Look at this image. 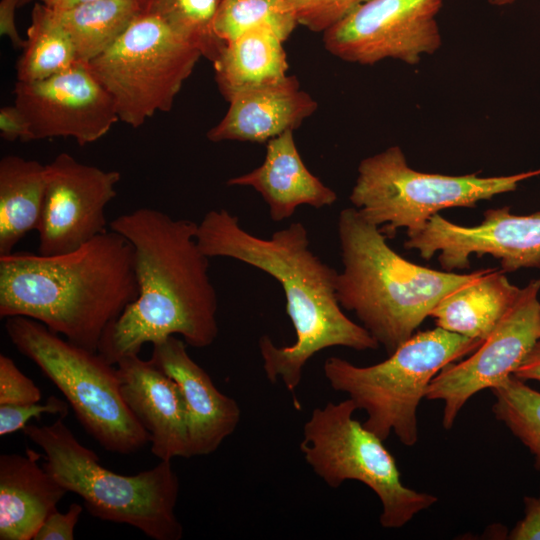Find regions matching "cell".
<instances>
[{
	"label": "cell",
	"mask_w": 540,
	"mask_h": 540,
	"mask_svg": "<svg viewBox=\"0 0 540 540\" xmlns=\"http://www.w3.org/2000/svg\"><path fill=\"white\" fill-rule=\"evenodd\" d=\"M196 240L209 258L236 259L281 285L295 341L277 346L263 335L258 346L266 378L272 383L281 380L295 403L304 367L315 354L335 346L357 351L379 347L363 326L343 312L337 297L338 272L311 250L303 223L293 222L270 238H260L243 229L238 217L227 210L213 209L198 223Z\"/></svg>",
	"instance_id": "1"
},
{
	"label": "cell",
	"mask_w": 540,
	"mask_h": 540,
	"mask_svg": "<svg viewBox=\"0 0 540 540\" xmlns=\"http://www.w3.org/2000/svg\"><path fill=\"white\" fill-rule=\"evenodd\" d=\"M198 223L141 207L109 223L135 252L138 296L103 334L98 353L110 364L147 344L181 335L196 348L218 336L216 290L209 257L197 240Z\"/></svg>",
	"instance_id": "2"
},
{
	"label": "cell",
	"mask_w": 540,
	"mask_h": 540,
	"mask_svg": "<svg viewBox=\"0 0 540 540\" xmlns=\"http://www.w3.org/2000/svg\"><path fill=\"white\" fill-rule=\"evenodd\" d=\"M137 296L134 248L111 229L63 255L0 256V317L31 318L92 352Z\"/></svg>",
	"instance_id": "3"
},
{
	"label": "cell",
	"mask_w": 540,
	"mask_h": 540,
	"mask_svg": "<svg viewBox=\"0 0 540 540\" xmlns=\"http://www.w3.org/2000/svg\"><path fill=\"white\" fill-rule=\"evenodd\" d=\"M337 226L344 267L336 282L339 303L355 313L389 354L415 333L444 296L484 271L457 274L408 261L355 207L339 213Z\"/></svg>",
	"instance_id": "4"
},
{
	"label": "cell",
	"mask_w": 540,
	"mask_h": 540,
	"mask_svg": "<svg viewBox=\"0 0 540 540\" xmlns=\"http://www.w3.org/2000/svg\"><path fill=\"white\" fill-rule=\"evenodd\" d=\"M22 431L44 451V469L67 492L80 496L92 516L130 525L154 540L182 539L183 526L175 514L180 482L171 461L122 475L102 466L64 417L48 425L27 424Z\"/></svg>",
	"instance_id": "5"
},
{
	"label": "cell",
	"mask_w": 540,
	"mask_h": 540,
	"mask_svg": "<svg viewBox=\"0 0 540 540\" xmlns=\"http://www.w3.org/2000/svg\"><path fill=\"white\" fill-rule=\"evenodd\" d=\"M483 340L436 327L414 333L389 358L356 366L329 357L323 373L329 385L348 395L367 414L364 426L385 441L392 433L406 446L418 441L417 409L431 380L448 364L475 351Z\"/></svg>",
	"instance_id": "6"
},
{
	"label": "cell",
	"mask_w": 540,
	"mask_h": 540,
	"mask_svg": "<svg viewBox=\"0 0 540 540\" xmlns=\"http://www.w3.org/2000/svg\"><path fill=\"white\" fill-rule=\"evenodd\" d=\"M5 330L17 351L60 390L80 425L103 449L128 455L150 442L123 400L117 368L98 352L23 316L6 318Z\"/></svg>",
	"instance_id": "7"
},
{
	"label": "cell",
	"mask_w": 540,
	"mask_h": 540,
	"mask_svg": "<svg viewBox=\"0 0 540 540\" xmlns=\"http://www.w3.org/2000/svg\"><path fill=\"white\" fill-rule=\"evenodd\" d=\"M538 175L540 169L492 177L425 173L409 166L399 146H391L360 162L349 200L366 221L393 237L398 228L422 229L442 209L474 207Z\"/></svg>",
	"instance_id": "8"
},
{
	"label": "cell",
	"mask_w": 540,
	"mask_h": 540,
	"mask_svg": "<svg viewBox=\"0 0 540 540\" xmlns=\"http://www.w3.org/2000/svg\"><path fill=\"white\" fill-rule=\"evenodd\" d=\"M356 410L350 398L316 407L303 426L300 450L329 487L355 480L370 488L381 502V526L401 528L438 498L402 483L393 455L379 436L353 417Z\"/></svg>",
	"instance_id": "9"
},
{
	"label": "cell",
	"mask_w": 540,
	"mask_h": 540,
	"mask_svg": "<svg viewBox=\"0 0 540 540\" xmlns=\"http://www.w3.org/2000/svg\"><path fill=\"white\" fill-rule=\"evenodd\" d=\"M201 50L161 18L139 13L88 65L111 96L119 121L137 128L168 112L202 57Z\"/></svg>",
	"instance_id": "10"
},
{
	"label": "cell",
	"mask_w": 540,
	"mask_h": 540,
	"mask_svg": "<svg viewBox=\"0 0 540 540\" xmlns=\"http://www.w3.org/2000/svg\"><path fill=\"white\" fill-rule=\"evenodd\" d=\"M441 7L442 0H368L323 33L324 46L352 63L392 58L415 65L442 44Z\"/></svg>",
	"instance_id": "11"
},
{
	"label": "cell",
	"mask_w": 540,
	"mask_h": 540,
	"mask_svg": "<svg viewBox=\"0 0 540 540\" xmlns=\"http://www.w3.org/2000/svg\"><path fill=\"white\" fill-rule=\"evenodd\" d=\"M540 279L531 280L473 354L445 366L430 382L425 398L444 403L442 424L454 425L476 393L502 385L540 340Z\"/></svg>",
	"instance_id": "12"
},
{
	"label": "cell",
	"mask_w": 540,
	"mask_h": 540,
	"mask_svg": "<svg viewBox=\"0 0 540 540\" xmlns=\"http://www.w3.org/2000/svg\"><path fill=\"white\" fill-rule=\"evenodd\" d=\"M121 174L82 163L68 153L45 164V197L38 228L39 253L63 255L106 232V206Z\"/></svg>",
	"instance_id": "13"
},
{
	"label": "cell",
	"mask_w": 540,
	"mask_h": 540,
	"mask_svg": "<svg viewBox=\"0 0 540 540\" xmlns=\"http://www.w3.org/2000/svg\"><path fill=\"white\" fill-rule=\"evenodd\" d=\"M407 236L405 248L417 249L424 259L440 252L438 260L445 271L468 268L473 254L499 259L503 272L540 269V212L515 215L509 206L489 209L474 227L435 214L422 229Z\"/></svg>",
	"instance_id": "14"
},
{
	"label": "cell",
	"mask_w": 540,
	"mask_h": 540,
	"mask_svg": "<svg viewBox=\"0 0 540 540\" xmlns=\"http://www.w3.org/2000/svg\"><path fill=\"white\" fill-rule=\"evenodd\" d=\"M13 94L33 140L70 137L84 146L104 137L119 121L111 96L85 62L44 80L17 81Z\"/></svg>",
	"instance_id": "15"
},
{
	"label": "cell",
	"mask_w": 540,
	"mask_h": 540,
	"mask_svg": "<svg viewBox=\"0 0 540 540\" xmlns=\"http://www.w3.org/2000/svg\"><path fill=\"white\" fill-rule=\"evenodd\" d=\"M123 400L150 437L159 460L191 458L185 401L176 381L139 354L117 363Z\"/></svg>",
	"instance_id": "16"
},
{
	"label": "cell",
	"mask_w": 540,
	"mask_h": 540,
	"mask_svg": "<svg viewBox=\"0 0 540 540\" xmlns=\"http://www.w3.org/2000/svg\"><path fill=\"white\" fill-rule=\"evenodd\" d=\"M186 346L185 341L170 336L153 345L149 360L179 385L187 410L191 456H206L234 433L241 410L235 399L217 389Z\"/></svg>",
	"instance_id": "17"
},
{
	"label": "cell",
	"mask_w": 540,
	"mask_h": 540,
	"mask_svg": "<svg viewBox=\"0 0 540 540\" xmlns=\"http://www.w3.org/2000/svg\"><path fill=\"white\" fill-rule=\"evenodd\" d=\"M317 102L295 76L235 95L222 120L207 132L212 142L264 143L297 129L316 110Z\"/></svg>",
	"instance_id": "18"
},
{
	"label": "cell",
	"mask_w": 540,
	"mask_h": 540,
	"mask_svg": "<svg viewBox=\"0 0 540 540\" xmlns=\"http://www.w3.org/2000/svg\"><path fill=\"white\" fill-rule=\"evenodd\" d=\"M227 185L253 187L267 203L274 222L291 217L299 206L319 209L337 200L335 191L306 167L293 131L270 139L263 163L246 174L229 179Z\"/></svg>",
	"instance_id": "19"
},
{
	"label": "cell",
	"mask_w": 540,
	"mask_h": 540,
	"mask_svg": "<svg viewBox=\"0 0 540 540\" xmlns=\"http://www.w3.org/2000/svg\"><path fill=\"white\" fill-rule=\"evenodd\" d=\"M42 454L0 455V540H33L67 490L39 465Z\"/></svg>",
	"instance_id": "20"
},
{
	"label": "cell",
	"mask_w": 540,
	"mask_h": 540,
	"mask_svg": "<svg viewBox=\"0 0 540 540\" xmlns=\"http://www.w3.org/2000/svg\"><path fill=\"white\" fill-rule=\"evenodd\" d=\"M519 287L502 270L488 268L469 283L444 296L430 316L437 327L484 340L515 302Z\"/></svg>",
	"instance_id": "21"
},
{
	"label": "cell",
	"mask_w": 540,
	"mask_h": 540,
	"mask_svg": "<svg viewBox=\"0 0 540 540\" xmlns=\"http://www.w3.org/2000/svg\"><path fill=\"white\" fill-rule=\"evenodd\" d=\"M283 42L271 28L258 27L226 43L213 63L224 98L230 101L243 91L285 78L288 63Z\"/></svg>",
	"instance_id": "22"
},
{
	"label": "cell",
	"mask_w": 540,
	"mask_h": 540,
	"mask_svg": "<svg viewBox=\"0 0 540 540\" xmlns=\"http://www.w3.org/2000/svg\"><path fill=\"white\" fill-rule=\"evenodd\" d=\"M45 197V165L17 155L0 160V256L38 230Z\"/></svg>",
	"instance_id": "23"
},
{
	"label": "cell",
	"mask_w": 540,
	"mask_h": 540,
	"mask_svg": "<svg viewBox=\"0 0 540 540\" xmlns=\"http://www.w3.org/2000/svg\"><path fill=\"white\" fill-rule=\"evenodd\" d=\"M55 11L77 60L85 63L111 47L140 13L136 0H99Z\"/></svg>",
	"instance_id": "24"
},
{
	"label": "cell",
	"mask_w": 540,
	"mask_h": 540,
	"mask_svg": "<svg viewBox=\"0 0 540 540\" xmlns=\"http://www.w3.org/2000/svg\"><path fill=\"white\" fill-rule=\"evenodd\" d=\"M25 40L16 65L19 82L47 79L78 62L72 40L56 11L41 2L33 6Z\"/></svg>",
	"instance_id": "25"
},
{
	"label": "cell",
	"mask_w": 540,
	"mask_h": 540,
	"mask_svg": "<svg viewBox=\"0 0 540 540\" xmlns=\"http://www.w3.org/2000/svg\"><path fill=\"white\" fill-rule=\"evenodd\" d=\"M140 13L161 18L183 35L211 62L225 43L213 31V18L220 0H136Z\"/></svg>",
	"instance_id": "26"
},
{
	"label": "cell",
	"mask_w": 540,
	"mask_h": 540,
	"mask_svg": "<svg viewBox=\"0 0 540 540\" xmlns=\"http://www.w3.org/2000/svg\"><path fill=\"white\" fill-rule=\"evenodd\" d=\"M491 391L496 419L530 451L534 466L540 471V391L513 375Z\"/></svg>",
	"instance_id": "27"
},
{
	"label": "cell",
	"mask_w": 540,
	"mask_h": 540,
	"mask_svg": "<svg viewBox=\"0 0 540 540\" xmlns=\"http://www.w3.org/2000/svg\"><path fill=\"white\" fill-rule=\"evenodd\" d=\"M296 19L279 7V0H220L213 31L225 44L258 27H269L285 41L297 26Z\"/></svg>",
	"instance_id": "28"
},
{
	"label": "cell",
	"mask_w": 540,
	"mask_h": 540,
	"mask_svg": "<svg viewBox=\"0 0 540 540\" xmlns=\"http://www.w3.org/2000/svg\"><path fill=\"white\" fill-rule=\"evenodd\" d=\"M368 0H279V7L298 24L314 32H325Z\"/></svg>",
	"instance_id": "29"
},
{
	"label": "cell",
	"mask_w": 540,
	"mask_h": 540,
	"mask_svg": "<svg viewBox=\"0 0 540 540\" xmlns=\"http://www.w3.org/2000/svg\"><path fill=\"white\" fill-rule=\"evenodd\" d=\"M39 387L8 356L0 354V405L40 402Z\"/></svg>",
	"instance_id": "30"
},
{
	"label": "cell",
	"mask_w": 540,
	"mask_h": 540,
	"mask_svg": "<svg viewBox=\"0 0 540 540\" xmlns=\"http://www.w3.org/2000/svg\"><path fill=\"white\" fill-rule=\"evenodd\" d=\"M69 403L51 395L43 404L30 403L22 405H0V436H6L23 430L32 418H39L42 414L59 415L66 417Z\"/></svg>",
	"instance_id": "31"
},
{
	"label": "cell",
	"mask_w": 540,
	"mask_h": 540,
	"mask_svg": "<svg viewBox=\"0 0 540 540\" xmlns=\"http://www.w3.org/2000/svg\"><path fill=\"white\" fill-rule=\"evenodd\" d=\"M82 511L83 506L78 503H72L64 513L54 510L43 522L33 540H73Z\"/></svg>",
	"instance_id": "32"
},
{
	"label": "cell",
	"mask_w": 540,
	"mask_h": 540,
	"mask_svg": "<svg viewBox=\"0 0 540 540\" xmlns=\"http://www.w3.org/2000/svg\"><path fill=\"white\" fill-rule=\"evenodd\" d=\"M0 135L9 142L33 140L30 124L15 104L0 109Z\"/></svg>",
	"instance_id": "33"
},
{
	"label": "cell",
	"mask_w": 540,
	"mask_h": 540,
	"mask_svg": "<svg viewBox=\"0 0 540 540\" xmlns=\"http://www.w3.org/2000/svg\"><path fill=\"white\" fill-rule=\"evenodd\" d=\"M524 517L509 534L512 540H540V493L524 497Z\"/></svg>",
	"instance_id": "34"
},
{
	"label": "cell",
	"mask_w": 540,
	"mask_h": 540,
	"mask_svg": "<svg viewBox=\"0 0 540 540\" xmlns=\"http://www.w3.org/2000/svg\"><path fill=\"white\" fill-rule=\"evenodd\" d=\"M19 6V0H1L0 3V33L9 38L13 47L22 48L25 46L23 39L15 25V9Z\"/></svg>",
	"instance_id": "35"
},
{
	"label": "cell",
	"mask_w": 540,
	"mask_h": 540,
	"mask_svg": "<svg viewBox=\"0 0 540 540\" xmlns=\"http://www.w3.org/2000/svg\"><path fill=\"white\" fill-rule=\"evenodd\" d=\"M513 376L523 380H534L540 382V340L526 355L521 364L513 372Z\"/></svg>",
	"instance_id": "36"
},
{
	"label": "cell",
	"mask_w": 540,
	"mask_h": 540,
	"mask_svg": "<svg viewBox=\"0 0 540 540\" xmlns=\"http://www.w3.org/2000/svg\"><path fill=\"white\" fill-rule=\"evenodd\" d=\"M29 0H19V5L26 3ZM99 0H38V2H41L48 7L55 9V10H63L68 9L80 4L94 2Z\"/></svg>",
	"instance_id": "37"
},
{
	"label": "cell",
	"mask_w": 540,
	"mask_h": 540,
	"mask_svg": "<svg viewBox=\"0 0 540 540\" xmlns=\"http://www.w3.org/2000/svg\"><path fill=\"white\" fill-rule=\"evenodd\" d=\"M490 4L495 6H503L513 3L515 0H488Z\"/></svg>",
	"instance_id": "38"
}]
</instances>
